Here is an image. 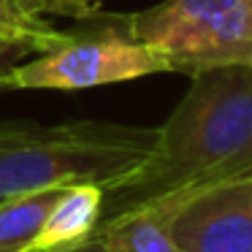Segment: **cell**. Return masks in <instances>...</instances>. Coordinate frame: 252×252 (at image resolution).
Here are the masks:
<instances>
[{
  "mask_svg": "<svg viewBox=\"0 0 252 252\" xmlns=\"http://www.w3.org/2000/svg\"><path fill=\"white\" fill-rule=\"evenodd\" d=\"M68 30L55 28L46 19L41 0H0V41L22 44L33 55L65 41Z\"/></svg>",
  "mask_w": 252,
  "mask_h": 252,
  "instance_id": "obj_9",
  "label": "cell"
},
{
  "mask_svg": "<svg viewBox=\"0 0 252 252\" xmlns=\"http://www.w3.org/2000/svg\"><path fill=\"white\" fill-rule=\"evenodd\" d=\"M187 195L190 192L152 198L100 220L98 239L103 252H182L171 225Z\"/></svg>",
  "mask_w": 252,
  "mask_h": 252,
  "instance_id": "obj_6",
  "label": "cell"
},
{
  "mask_svg": "<svg viewBox=\"0 0 252 252\" xmlns=\"http://www.w3.org/2000/svg\"><path fill=\"white\" fill-rule=\"evenodd\" d=\"M155 138L158 127L100 120L0 122V201L68 185H98L106 192L149 158Z\"/></svg>",
  "mask_w": 252,
  "mask_h": 252,
  "instance_id": "obj_2",
  "label": "cell"
},
{
  "mask_svg": "<svg viewBox=\"0 0 252 252\" xmlns=\"http://www.w3.org/2000/svg\"><path fill=\"white\" fill-rule=\"evenodd\" d=\"M171 233L182 252H252V171L190 192Z\"/></svg>",
  "mask_w": 252,
  "mask_h": 252,
  "instance_id": "obj_5",
  "label": "cell"
},
{
  "mask_svg": "<svg viewBox=\"0 0 252 252\" xmlns=\"http://www.w3.org/2000/svg\"><path fill=\"white\" fill-rule=\"evenodd\" d=\"M63 187H46L0 201V252H38V236Z\"/></svg>",
  "mask_w": 252,
  "mask_h": 252,
  "instance_id": "obj_8",
  "label": "cell"
},
{
  "mask_svg": "<svg viewBox=\"0 0 252 252\" xmlns=\"http://www.w3.org/2000/svg\"><path fill=\"white\" fill-rule=\"evenodd\" d=\"M33 52L22 44H8V41H0V93H3V79L11 71L17 63H22L25 57H30Z\"/></svg>",
  "mask_w": 252,
  "mask_h": 252,
  "instance_id": "obj_11",
  "label": "cell"
},
{
  "mask_svg": "<svg viewBox=\"0 0 252 252\" xmlns=\"http://www.w3.org/2000/svg\"><path fill=\"white\" fill-rule=\"evenodd\" d=\"M250 68H252V65H250Z\"/></svg>",
  "mask_w": 252,
  "mask_h": 252,
  "instance_id": "obj_13",
  "label": "cell"
},
{
  "mask_svg": "<svg viewBox=\"0 0 252 252\" xmlns=\"http://www.w3.org/2000/svg\"><path fill=\"white\" fill-rule=\"evenodd\" d=\"M171 73L160 52L138 41L127 17H95V28L68 33L65 41L28 63H17L3 79L6 90H55L79 93L103 84Z\"/></svg>",
  "mask_w": 252,
  "mask_h": 252,
  "instance_id": "obj_4",
  "label": "cell"
},
{
  "mask_svg": "<svg viewBox=\"0 0 252 252\" xmlns=\"http://www.w3.org/2000/svg\"><path fill=\"white\" fill-rule=\"evenodd\" d=\"M103 220V187L68 185L52 203L38 236V252L76 247L93 239Z\"/></svg>",
  "mask_w": 252,
  "mask_h": 252,
  "instance_id": "obj_7",
  "label": "cell"
},
{
  "mask_svg": "<svg viewBox=\"0 0 252 252\" xmlns=\"http://www.w3.org/2000/svg\"><path fill=\"white\" fill-rule=\"evenodd\" d=\"M127 28L165 57L171 73L252 65V0H160L127 14Z\"/></svg>",
  "mask_w": 252,
  "mask_h": 252,
  "instance_id": "obj_3",
  "label": "cell"
},
{
  "mask_svg": "<svg viewBox=\"0 0 252 252\" xmlns=\"http://www.w3.org/2000/svg\"><path fill=\"white\" fill-rule=\"evenodd\" d=\"M252 171V68L228 65L190 76V90L158 127L149 158L103 192V220L176 192Z\"/></svg>",
  "mask_w": 252,
  "mask_h": 252,
  "instance_id": "obj_1",
  "label": "cell"
},
{
  "mask_svg": "<svg viewBox=\"0 0 252 252\" xmlns=\"http://www.w3.org/2000/svg\"><path fill=\"white\" fill-rule=\"evenodd\" d=\"M49 252H103V244H100L98 233L93 239H87L84 244H76V247H63V250H49Z\"/></svg>",
  "mask_w": 252,
  "mask_h": 252,
  "instance_id": "obj_12",
  "label": "cell"
},
{
  "mask_svg": "<svg viewBox=\"0 0 252 252\" xmlns=\"http://www.w3.org/2000/svg\"><path fill=\"white\" fill-rule=\"evenodd\" d=\"M41 6L46 8V14L79 19V22H90V19L103 14L95 0H41Z\"/></svg>",
  "mask_w": 252,
  "mask_h": 252,
  "instance_id": "obj_10",
  "label": "cell"
}]
</instances>
